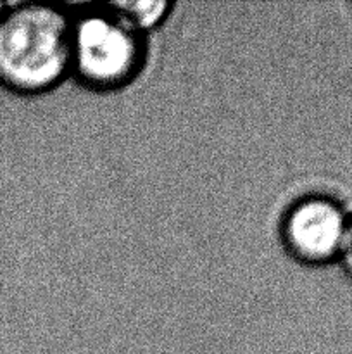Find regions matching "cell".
Here are the masks:
<instances>
[{"mask_svg":"<svg viewBox=\"0 0 352 354\" xmlns=\"http://www.w3.org/2000/svg\"><path fill=\"white\" fill-rule=\"evenodd\" d=\"M72 68V14L66 3L7 2L0 19V86L16 95L54 90Z\"/></svg>","mask_w":352,"mask_h":354,"instance_id":"cell-1","label":"cell"},{"mask_svg":"<svg viewBox=\"0 0 352 354\" xmlns=\"http://www.w3.org/2000/svg\"><path fill=\"white\" fill-rule=\"evenodd\" d=\"M88 9V3H85ZM92 12L72 19V68L79 83L88 88L119 90L140 75L145 64L141 35L119 17L92 3Z\"/></svg>","mask_w":352,"mask_h":354,"instance_id":"cell-2","label":"cell"},{"mask_svg":"<svg viewBox=\"0 0 352 354\" xmlns=\"http://www.w3.org/2000/svg\"><path fill=\"white\" fill-rule=\"evenodd\" d=\"M349 213L328 194H304L297 197L280 221L283 249L297 263L323 266L338 261Z\"/></svg>","mask_w":352,"mask_h":354,"instance_id":"cell-3","label":"cell"},{"mask_svg":"<svg viewBox=\"0 0 352 354\" xmlns=\"http://www.w3.org/2000/svg\"><path fill=\"white\" fill-rule=\"evenodd\" d=\"M104 9L138 33L157 30L169 16L173 2L168 0H113L102 3Z\"/></svg>","mask_w":352,"mask_h":354,"instance_id":"cell-4","label":"cell"},{"mask_svg":"<svg viewBox=\"0 0 352 354\" xmlns=\"http://www.w3.org/2000/svg\"><path fill=\"white\" fill-rule=\"evenodd\" d=\"M338 261H340L344 272L352 279V213H349L347 230H345L344 244H342L340 254H338Z\"/></svg>","mask_w":352,"mask_h":354,"instance_id":"cell-5","label":"cell"},{"mask_svg":"<svg viewBox=\"0 0 352 354\" xmlns=\"http://www.w3.org/2000/svg\"><path fill=\"white\" fill-rule=\"evenodd\" d=\"M6 7H7V2H3V0H0V19H2L3 12H6Z\"/></svg>","mask_w":352,"mask_h":354,"instance_id":"cell-6","label":"cell"}]
</instances>
